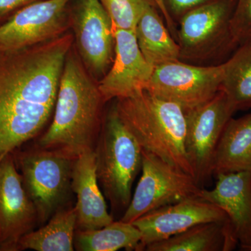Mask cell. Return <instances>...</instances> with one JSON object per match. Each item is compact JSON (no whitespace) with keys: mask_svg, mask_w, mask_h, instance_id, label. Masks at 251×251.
Wrapping results in <instances>:
<instances>
[{"mask_svg":"<svg viewBox=\"0 0 251 251\" xmlns=\"http://www.w3.org/2000/svg\"><path fill=\"white\" fill-rule=\"evenodd\" d=\"M237 243L229 222H209L152 243L145 251H229L235 249Z\"/></svg>","mask_w":251,"mask_h":251,"instance_id":"cell-18","label":"cell"},{"mask_svg":"<svg viewBox=\"0 0 251 251\" xmlns=\"http://www.w3.org/2000/svg\"><path fill=\"white\" fill-rule=\"evenodd\" d=\"M235 5L236 0H216L185 14L176 34L179 60L198 65L221 64L237 47L231 29Z\"/></svg>","mask_w":251,"mask_h":251,"instance_id":"cell-5","label":"cell"},{"mask_svg":"<svg viewBox=\"0 0 251 251\" xmlns=\"http://www.w3.org/2000/svg\"><path fill=\"white\" fill-rule=\"evenodd\" d=\"M99 184L95 151L88 150L75 158L72 170V189L76 195L78 230L100 229L113 222Z\"/></svg>","mask_w":251,"mask_h":251,"instance_id":"cell-16","label":"cell"},{"mask_svg":"<svg viewBox=\"0 0 251 251\" xmlns=\"http://www.w3.org/2000/svg\"><path fill=\"white\" fill-rule=\"evenodd\" d=\"M237 172L251 173V112L227 122L213 158L212 175Z\"/></svg>","mask_w":251,"mask_h":251,"instance_id":"cell-17","label":"cell"},{"mask_svg":"<svg viewBox=\"0 0 251 251\" xmlns=\"http://www.w3.org/2000/svg\"><path fill=\"white\" fill-rule=\"evenodd\" d=\"M155 6L158 8L161 11L163 17L164 18L165 21L167 25L169 31L171 34H176V28H175V23H173V20L171 19V16L168 14V10H167L166 4H165L164 0H151Z\"/></svg>","mask_w":251,"mask_h":251,"instance_id":"cell-27","label":"cell"},{"mask_svg":"<svg viewBox=\"0 0 251 251\" xmlns=\"http://www.w3.org/2000/svg\"><path fill=\"white\" fill-rule=\"evenodd\" d=\"M245 251H251V247L248 248V249H246Z\"/></svg>","mask_w":251,"mask_h":251,"instance_id":"cell-28","label":"cell"},{"mask_svg":"<svg viewBox=\"0 0 251 251\" xmlns=\"http://www.w3.org/2000/svg\"><path fill=\"white\" fill-rule=\"evenodd\" d=\"M74 0H41L24 6L0 25V51L38 45L72 28Z\"/></svg>","mask_w":251,"mask_h":251,"instance_id":"cell-9","label":"cell"},{"mask_svg":"<svg viewBox=\"0 0 251 251\" xmlns=\"http://www.w3.org/2000/svg\"><path fill=\"white\" fill-rule=\"evenodd\" d=\"M110 16L112 29L134 31L144 9L151 0H100Z\"/></svg>","mask_w":251,"mask_h":251,"instance_id":"cell-23","label":"cell"},{"mask_svg":"<svg viewBox=\"0 0 251 251\" xmlns=\"http://www.w3.org/2000/svg\"><path fill=\"white\" fill-rule=\"evenodd\" d=\"M168 14L176 25L185 14L216 0H164Z\"/></svg>","mask_w":251,"mask_h":251,"instance_id":"cell-25","label":"cell"},{"mask_svg":"<svg viewBox=\"0 0 251 251\" xmlns=\"http://www.w3.org/2000/svg\"><path fill=\"white\" fill-rule=\"evenodd\" d=\"M12 153L26 192L35 206L38 221L45 224L67 202L75 158L40 148H20Z\"/></svg>","mask_w":251,"mask_h":251,"instance_id":"cell-6","label":"cell"},{"mask_svg":"<svg viewBox=\"0 0 251 251\" xmlns=\"http://www.w3.org/2000/svg\"><path fill=\"white\" fill-rule=\"evenodd\" d=\"M216 176L214 188H202L199 198L224 210L234 237L245 251L251 247V173H221Z\"/></svg>","mask_w":251,"mask_h":251,"instance_id":"cell-15","label":"cell"},{"mask_svg":"<svg viewBox=\"0 0 251 251\" xmlns=\"http://www.w3.org/2000/svg\"><path fill=\"white\" fill-rule=\"evenodd\" d=\"M72 28L80 59L99 82L111 67L115 52L111 20L101 1L74 0Z\"/></svg>","mask_w":251,"mask_h":251,"instance_id":"cell-10","label":"cell"},{"mask_svg":"<svg viewBox=\"0 0 251 251\" xmlns=\"http://www.w3.org/2000/svg\"><path fill=\"white\" fill-rule=\"evenodd\" d=\"M39 1L41 0H0V21H6L18 10Z\"/></svg>","mask_w":251,"mask_h":251,"instance_id":"cell-26","label":"cell"},{"mask_svg":"<svg viewBox=\"0 0 251 251\" xmlns=\"http://www.w3.org/2000/svg\"><path fill=\"white\" fill-rule=\"evenodd\" d=\"M72 33L0 51V161L35 138L54 112Z\"/></svg>","mask_w":251,"mask_h":251,"instance_id":"cell-1","label":"cell"},{"mask_svg":"<svg viewBox=\"0 0 251 251\" xmlns=\"http://www.w3.org/2000/svg\"><path fill=\"white\" fill-rule=\"evenodd\" d=\"M105 103L98 82L86 69L74 43L63 68L53 120L38 146L74 158L94 150L101 130Z\"/></svg>","mask_w":251,"mask_h":251,"instance_id":"cell-2","label":"cell"},{"mask_svg":"<svg viewBox=\"0 0 251 251\" xmlns=\"http://www.w3.org/2000/svg\"><path fill=\"white\" fill-rule=\"evenodd\" d=\"M141 233L133 224L120 221L93 230H75L74 247L80 251H138Z\"/></svg>","mask_w":251,"mask_h":251,"instance_id":"cell-21","label":"cell"},{"mask_svg":"<svg viewBox=\"0 0 251 251\" xmlns=\"http://www.w3.org/2000/svg\"><path fill=\"white\" fill-rule=\"evenodd\" d=\"M231 29L237 46L251 41V0H236Z\"/></svg>","mask_w":251,"mask_h":251,"instance_id":"cell-24","label":"cell"},{"mask_svg":"<svg viewBox=\"0 0 251 251\" xmlns=\"http://www.w3.org/2000/svg\"><path fill=\"white\" fill-rule=\"evenodd\" d=\"M94 151L97 175L115 210L126 209L132 186L142 168L143 149L126 126L115 105L103 117Z\"/></svg>","mask_w":251,"mask_h":251,"instance_id":"cell-4","label":"cell"},{"mask_svg":"<svg viewBox=\"0 0 251 251\" xmlns=\"http://www.w3.org/2000/svg\"><path fill=\"white\" fill-rule=\"evenodd\" d=\"M226 62L221 90L234 111L251 110V41L239 46Z\"/></svg>","mask_w":251,"mask_h":251,"instance_id":"cell-22","label":"cell"},{"mask_svg":"<svg viewBox=\"0 0 251 251\" xmlns=\"http://www.w3.org/2000/svg\"><path fill=\"white\" fill-rule=\"evenodd\" d=\"M114 105L143 150L194 176L186 151L187 111L181 105L147 89Z\"/></svg>","mask_w":251,"mask_h":251,"instance_id":"cell-3","label":"cell"},{"mask_svg":"<svg viewBox=\"0 0 251 251\" xmlns=\"http://www.w3.org/2000/svg\"><path fill=\"white\" fill-rule=\"evenodd\" d=\"M229 222L224 210L201 198H191L162 206L133 221L141 233L138 251L181 233L198 224Z\"/></svg>","mask_w":251,"mask_h":251,"instance_id":"cell-13","label":"cell"},{"mask_svg":"<svg viewBox=\"0 0 251 251\" xmlns=\"http://www.w3.org/2000/svg\"><path fill=\"white\" fill-rule=\"evenodd\" d=\"M76 222L75 206L62 208L48 221L44 227L31 231L21 238L18 251H74Z\"/></svg>","mask_w":251,"mask_h":251,"instance_id":"cell-20","label":"cell"},{"mask_svg":"<svg viewBox=\"0 0 251 251\" xmlns=\"http://www.w3.org/2000/svg\"><path fill=\"white\" fill-rule=\"evenodd\" d=\"M152 1L145 6L135 28L138 46L144 57L153 67L179 60L177 41L156 12Z\"/></svg>","mask_w":251,"mask_h":251,"instance_id":"cell-19","label":"cell"},{"mask_svg":"<svg viewBox=\"0 0 251 251\" xmlns=\"http://www.w3.org/2000/svg\"><path fill=\"white\" fill-rule=\"evenodd\" d=\"M226 62L198 65L177 60L157 66L145 89L179 104L186 111L193 110L210 100L221 90Z\"/></svg>","mask_w":251,"mask_h":251,"instance_id":"cell-8","label":"cell"},{"mask_svg":"<svg viewBox=\"0 0 251 251\" xmlns=\"http://www.w3.org/2000/svg\"><path fill=\"white\" fill-rule=\"evenodd\" d=\"M142 175L120 221L133 223L150 211L191 198L202 188L194 176L143 150Z\"/></svg>","mask_w":251,"mask_h":251,"instance_id":"cell-7","label":"cell"},{"mask_svg":"<svg viewBox=\"0 0 251 251\" xmlns=\"http://www.w3.org/2000/svg\"><path fill=\"white\" fill-rule=\"evenodd\" d=\"M234 112L221 90L206 103L187 111L186 151L195 179L201 186L212 175L216 147Z\"/></svg>","mask_w":251,"mask_h":251,"instance_id":"cell-11","label":"cell"},{"mask_svg":"<svg viewBox=\"0 0 251 251\" xmlns=\"http://www.w3.org/2000/svg\"><path fill=\"white\" fill-rule=\"evenodd\" d=\"M37 223L35 206L10 153L0 161V251H18L21 238Z\"/></svg>","mask_w":251,"mask_h":251,"instance_id":"cell-12","label":"cell"},{"mask_svg":"<svg viewBox=\"0 0 251 251\" xmlns=\"http://www.w3.org/2000/svg\"><path fill=\"white\" fill-rule=\"evenodd\" d=\"M112 30L115 39L113 62L98 82L105 103L129 97L146 88L154 69L142 53L134 31Z\"/></svg>","mask_w":251,"mask_h":251,"instance_id":"cell-14","label":"cell"}]
</instances>
